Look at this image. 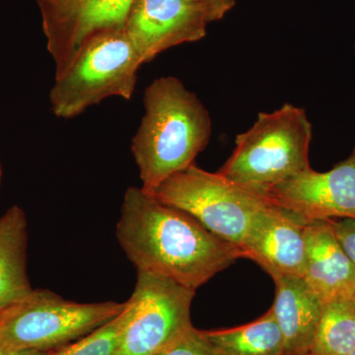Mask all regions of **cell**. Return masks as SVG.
I'll use <instances>...</instances> for the list:
<instances>
[{
	"instance_id": "cell-18",
	"label": "cell",
	"mask_w": 355,
	"mask_h": 355,
	"mask_svg": "<svg viewBox=\"0 0 355 355\" xmlns=\"http://www.w3.org/2000/svg\"><path fill=\"white\" fill-rule=\"evenodd\" d=\"M159 355H216L210 343L207 342L203 331L191 328L174 345Z\"/></svg>"
},
{
	"instance_id": "cell-13",
	"label": "cell",
	"mask_w": 355,
	"mask_h": 355,
	"mask_svg": "<svg viewBox=\"0 0 355 355\" xmlns=\"http://www.w3.org/2000/svg\"><path fill=\"white\" fill-rule=\"evenodd\" d=\"M272 307L282 331L284 355H309L316 334L322 303L303 277L279 275Z\"/></svg>"
},
{
	"instance_id": "cell-19",
	"label": "cell",
	"mask_w": 355,
	"mask_h": 355,
	"mask_svg": "<svg viewBox=\"0 0 355 355\" xmlns=\"http://www.w3.org/2000/svg\"><path fill=\"white\" fill-rule=\"evenodd\" d=\"M334 232L355 266V219H330Z\"/></svg>"
},
{
	"instance_id": "cell-6",
	"label": "cell",
	"mask_w": 355,
	"mask_h": 355,
	"mask_svg": "<svg viewBox=\"0 0 355 355\" xmlns=\"http://www.w3.org/2000/svg\"><path fill=\"white\" fill-rule=\"evenodd\" d=\"M153 196L188 212L212 234L239 249L254 221L272 203L196 164L166 180Z\"/></svg>"
},
{
	"instance_id": "cell-21",
	"label": "cell",
	"mask_w": 355,
	"mask_h": 355,
	"mask_svg": "<svg viewBox=\"0 0 355 355\" xmlns=\"http://www.w3.org/2000/svg\"><path fill=\"white\" fill-rule=\"evenodd\" d=\"M53 352H41V350H27L12 349L0 345V355H51Z\"/></svg>"
},
{
	"instance_id": "cell-9",
	"label": "cell",
	"mask_w": 355,
	"mask_h": 355,
	"mask_svg": "<svg viewBox=\"0 0 355 355\" xmlns=\"http://www.w3.org/2000/svg\"><path fill=\"white\" fill-rule=\"evenodd\" d=\"M266 198L307 222L355 219V146L330 171H315L310 166Z\"/></svg>"
},
{
	"instance_id": "cell-1",
	"label": "cell",
	"mask_w": 355,
	"mask_h": 355,
	"mask_svg": "<svg viewBox=\"0 0 355 355\" xmlns=\"http://www.w3.org/2000/svg\"><path fill=\"white\" fill-rule=\"evenodd\" d=\"M116 239L137 270L169 277L197 291L243 254L195 217L166 205L141 188L125 191Z\"/></svg>"
},
{
	"instance_id": "cell-24",
	"label": "cell",
	"mask_w": 355,
	"mask_h": 355,
	"mask_svg": "<svg viewBox=\"0 0 355 355\" xmlns=\"http://www.w3.org/2000/svg\"><path fill=\"white\" fill-rule=\"evenodd\" d=\"M345 355H355V349L352 350V352H350L349 354Z\"/></svg>"
},
{
	"instance_id": "cell-4",
	"label": "cell",
	"mask_w": 355,
	"mask_h": 355,
	"mask_svg": "<svg viewBox=\"0 0 355 355\" xmlns=\"http://www.w3.org/2000/svg\"><path fill=\"white\" fill-rule=\"evenodd\" d=\"M142 64L125 28L106 30L84 42L51 89V111L72 119L110 97L130 100Z\"/></svg>"
},
{
	"instance_id": "cell-12",
	"label": "cell",
	"mask_w": 355,
	"mask_h": 355,
	"mask_svg": "<svg viewBox=\"0 0 355 355\" xmlns=\"http://www.w3.org/2000/svg\"><path fill=\"white\" fill-rule=\"evenodd\" d=\"M307 286L322 304L355 298V266L338 242L330 220L307 222L304 228Z\"/></svg>"
},
{
	"instance_id": "cell-7",
	"label": "cell",
	"mask_w": 355,
	"mask_h": 355,
	"mask_svg": "<svg viewBox=\"0 0 355 355\" xmlns=\"http://www.w3.org/2000/svg\"><path fill=\"white\" fill-rule=\"evenodd\" d=\"M195 289L153 272L137 270L132 314L114 355H159L193 328Z\"/></svg>"
},
{
	"instance_id": "cell-14",
	"label": "cell",
	"mask_w": 355,
	"mask_h": 355,
	"mask_svg": "<svg viewBox=\"0 0 355 355\" xmlns=\"http://www.w3.org/2000/svg\"><path fill=\"white\" fill-rule=\"evenodd\" d=\"M27 218L13 205L0 217V313L33 291L27 275Z\"/></svg>"
},
{
	"instance_id": "cell-15",
	"label": "cell",
	"mask_w": 355,
	"mask_h": 355,
	"mask_svg": "<svg viewBox=\"0 0 355 355\" xmlns=\"http://www.w3.org/2000/svg\"><path fill=\"white\" fill-rule=\"evenodd\" d=\"M203 335L216 355H284V338L272 308L252 323L203 331Z\"/></svg>"
},
{
	"instance_id": "cell-2",
	"label": "cell",
	"mask_w": 355,
	"mask_h": 355,
	"mask_svg": "<svg viewBox=\"0 0 355 355\" xmlns=\"http://www.w3.org/2000/svg\"><path fill=\"white\" fill-rule=\"evenodd\" d=\"M144 104L146 112L130 149L141 190L153 195L166 180L195 164L209 144L212 121L200 98L177 77L154 79Z\"/></svg>"
},
{
	"instance_id": "cell-22",
	"label": "cell",
	"mask_w": 355,
	"mask_h": 355,
	"mask_svg": "<svg viewBox=\"0 0 355 355\" xmlns=\"http://www.w3.org/2000/svg\"><path fill=\"white\" fill-rule=\"evenodd\" d=\"M37 1H38V3H44V2L53 1V0H37Z\"/></svg>"
},
{
	"instance_id": "cell-3",
	"label": "cell",
	"mask_w": 355,
	"mask_h": 355,
	"mask_svg": "<svg viewBox=\"0 0 355 355\" xmlns=\"http://www.w3.org/2000/svg\"><path fill=\"white\" fill-rule=\"evenodd\" d=\"M311 140L312 125L305 110L287 103L259 114L254 125L236 137L234 150L217 173L266 197L310 167Z\"/></svg>"
},
{
	"instance_id": "cell-25",
	"label": "cell",
	"mask_w": 355,
	"mask_h": 355,
	"mask_svg": "<svg viewBox=\"0 0 355 355\" xmlns=\"http://www.w3.org/2000/svg\"><path fill=\"white\" fill-rule=\"evenodd\" d=\"M354 303H355V298H354Z\"/></svg>"
},
{
	"instance_id": "cell-11",
	"label": "cell",
	"mask_w": 355,
	"mask_h": 355,
	"mask_svg": "<svg viewBox=\"0 0 355 355\" xmlns=\"http://www.w3.org/2000/svg\"><path fill=\"white\" fill-rule=\"evenodd\" d=\"M307 221L272 202L254 221L240 249L270 277L305 272L304 228Z\"/></svg>"
},
{
	"instance_id": "cell-23",
	"label": "cell",
	"mask_w": 355,
	"mask_h": 355,
	"mask_svg": "<svg viewBox=\"0 0 355 355\" xmlns=\"http://www.w3.org/2000/svg\"><path fill=\"white\" fill-rule=\"evenodd\" d=\"M1 177H2V169H1V164H0V184H1Z\"/></svg>"
},
{
	"instance_id": "cell-10",
	"label": "cell",
	"mask_w": 355,
	"mask_h": 355,
	"mask_svg": "<svg viewBox=\"0 0 355 355\" xmlns=\"http://www.w3.org/2000/svg\"><path fill=\"white\" fill-rule=\"evenodd\" d=\"M209 14L186 0H135L125 31L149 64L163 51L207 36Z\"/></svg>"
},
{
	"instance_id": "cell-17",
	"label": "cell",
	"mask_w": 355,
	"mask_h": 355,
	"mask_svg": "<svg viewBox=\"0 0 355 355\" xmlns=\"http://www.w3.org/2000/svg\"><path fill=\"white\" fill-rule=\"evenodd\" d=\"M132 314V302L127 301L125 310L101 328L51 355H114L121 331Z\"/></svg>"
},
{
	"instance_id": "cell-20",
	"label": "cell",
	"mask_w": 355,
	"mask_h": 355,
	"mask_svg": "<svg viewBox=\"0 0 355 355\" xmlns=\"http://www.w3.org/2000/svg\"><path fill=\"white\" fill-rule=\"evenodd\" d=\"M186 1L205 9L209 14L211 23L223 19L224 16L234 7L236 3V0H186Z\"/></svg>"
},
{
	"instance_id": "cell-16",
	"label": "cell",
	"mask_w": 355,
	"mask_h": 355,
	"mask_svg": "<svg viewBox=\"0 0 355 355\" xmlns=\"http://www.w3.org/2000/svg\"><path fill=\"white\" fill-rule=\"evenodd\" d=\"M354 349V299L322 304L309 355H345Z\"/></svg>"
},
{
	"instance_id": "cell-8",
	"label": "cell",
	"mask_w": 355,
	"mask_h": 355,
	"mask_svg": "<svg viewBox=\"0 0 355 355\" xmlns=\"http://www.w3.org/2000/svg\"><path fill=\"white\" fill-rule=\"evenodd\" d=\"M135 0H53L39 3L46 49L55 76L62 73L86 40L125 28Z\"/></svg>"
},
{
	"instance_id": "cell-5",
	"label": "cell",
	"mask_w": 355,
	"mask_h": 355,
	"mask_svg": "<svg viewBox=\"0 0 355 355\" xmlns=\"http://www.w3.org/2000/svg\"><path fill=\"white\" fill-rule=\"evenodd\" d=\"M127 302L78 303L48 289L0 313V345L17 349L55 352L101 328L125 310Z\"/></svg>"
}]
</instances>
